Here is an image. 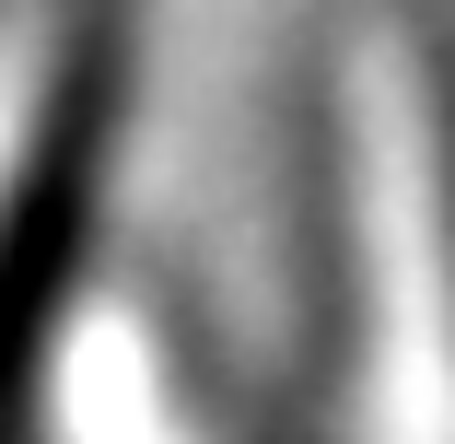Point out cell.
Wrapping results in <instances>:
<instances>
[{
	"mask_svg": "<svg viewBox=\"0 0 455 444\" xmlns=\"http://www.w3.org/2000/svg\"><path fill=\"white\" fill-rule=\"evenodd\" d=\"M94 141H106V59L82 47L59 106L0 199V421H12V386L47 339V304H59V270H70V222H82V175H94Z\"/></svg>",
	"mask_w": 455,
	"mask_h": 444,
	"instance_id": "1",
	"label": "cell"
}]
</instances>
